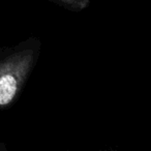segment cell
<instances>
[{
    "label": "cell",
    "mask_w": 151,
    "mask_h": 151,
    "mask_svg": "<svg viewBox=\"0 0 151 151\" xmlns=\"http://www.w3.org/2000/svg\"><path fill=\"white\" fill-rule=\"evenodd\" d=\"M42 42L31 35L13 46L0 48V111L20 99L42 54Z\"/></svg>",
    "instance_id": "1"
},
{
    "label": "cell",
    "mask_w": 151,
    "mask_h": 151,
    "mask_svg": "<svg viewBox=\"0 0 151 151\" xmlns=\"http://www.w3.org/2000/svg\"><path fill=\"white\" fill-rule=\"evenodd\" d=\"M57 6L64 9L65 11L73 13H80L87 9L90 5L91 0H48Z\"/></svg>",
    "instance_id": "2"
},
{
    "label": "cell",
    "mask_w": 151,
    "mask_h": 151,
    "mask_svg": "<svg viewBox=\"0 0 151 151\" xmlns=\"http://www.w3.org/2000/svg\"><path fill=\"white\" fill-rule=\"evenodd\" d=\"M6 150H7V148H6V146H5L4 143L0 142V151H6Z\"/></svg>",
    "instance_id": "3"
}]
</instances>
